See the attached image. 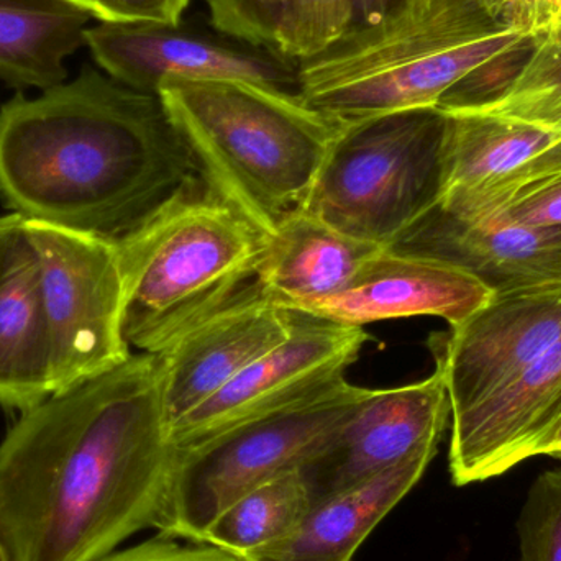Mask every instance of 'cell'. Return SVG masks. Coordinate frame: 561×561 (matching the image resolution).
<instances>
[{
  "instance_id": "obj_13",
  "label": "cell",
  "mask_w": 561,
  "mask_h": 561,
  "mask_svg": "<svg viewBox=\"0 0 561 561\" xmlns=\"http://www.w3.org/2000/svg\"><path fill=\"white\" fill-rule=\"evenodd\" d=\"M294 323L296 313L266 299L256 280L239 299L157 353L168 432L283 343Z\"/></svg>"
},
{
  "instance_id": "obj_26",
  "label": "cell",
  "mask_w": 561,
  "mask_h": 561,
  "mask_svg": "<svg viewBox=\"0 0 561 561\" xmlns=\"http://www.w3.org/2000/svg\"><path fill=\"white\" fill-rule=\"evenodd\" d=\"M533 46L534 35L524 36L519 43L511 46L506 51L478 66L445 92L444 98L438 101V111L454 114V112L480 111L493 104L510 88L511 82L529 58Z\"/></svg>"
},
{
  "instance_id": "obj_5",
  "label": "cell",
  "mask_w": 561,
  "mask_h": 561,
  "mask_svg": "<svg viewBox=\"0 0 561 561\" xmlns=\"http://www.w3.org/2000/svg\"><path fill=\"white\" fill-rule=\"evenodd\" d=\"M115 243L125 340L160 353L259 280L268 237L206 186Z\"/></svg>"
},
{
  "instance_id": "obj_34",
  "label": "cell",
  "mask_w": 561,
  "mask_h": 561,
  "mask_svg": "<svg viewBox=\"0 0 561 561\" xmlns=\"http://www.w3.org/2000/svg\"><path fill=\"white\" fill-rule=\"evenodd\" d=\"M0 561H12L10 560L9 552H7L5 543H3L2 536H0Z\"/></svg>"
},
{
  "instance_id": "obj_14",
  "label": "cell",
  "mask_w": 561,
  "mask_h": 561,
  "mask_svg": "<svg viewBox=\"0 0 561 561\" xmlns=\"http://www.w3.org/2000/svg\"><path fill=\"white\" fill-rule=\"evenodd\" d=\"M493 296L477 276L450 263L382 249L342 289L293 312L363 329L415 316L442 317L458 325Z\"/></svg>"
},
{
  "instance_id": "obj_10",
  "label": "cell",
  "mask_w": 561,
  "mask_h": 561,
  "mask_svg": "<svg viewBox=\"0 0 561 561\" xmlns=\"http://www.w3.org/2000/svg\"><path fill=\"white\" fill-rule=\"evenodd\" d=\"M84 39L108 78L147 94L184 81H249L297 92L293 59L183 20L101 22L88 26Z\"/></svg>"
},
{
  "instance_id": "obj_2",
  "label": "cell",
  "mask_w": 561,
  "mask_h": 561,
  "mask_svg": "<svg viewBox=\"0 0 561 561\" xmlns=\"http://www.w3.org/2000/svg\"><path fill=\"white\" fill-rule=\"evenodd\" d=\"M206 186L161 99L89 66L0 107V199L25 220L117 242Z\"/></svg>"
},
{
  "instance_id": "obj_11",
  "label": "cell",
  "mask_w": 561,
  "mask_h": 561,
  "mask_svg": "<svg viewBox=\"0 0 561 561\" xmlns=\"http://www.w3.org/2000/svg\"><path fill=\"white\" fill-rule=\"evenodd\" d=\"M294 313L296 323L283 343L171 425L170 442L174 448L187 447L240 422L316 398L346 381V369L369 340L365 329Z\"/></svg>"
},
{
  "instance_id": "obj_24",
  "label": "cell",
  "mask_w": 561,
  "mask_h": 561,
  "mask_svg": "<svg viewBox=\"0 0 561 561\" xmlns=\"http://www.w3.org/2000/svg\"><path fill=\"white\" fill-rule=\"evenodd\" d=\"M350 0H280L276 51L299 62L348 30Z\"/></svg>"
},
{
  "instance_id": "obj_20",
  "label": "cell",
  "mask_w": 561,
  "mask_h": 561,
  "mask_svg": "<svg viewBox=\"0 0 561 561\" xmlns=\"http://www.w3.org/2000/svg\"><path fill=\"white\" fill-rule=\"evenodd\" d=\"M560 140V134L483 112L447 114L440 203L486 193Z\"/></svg>"
},
{
  "instance_id": "obj_7",
  "label": "cell",
  "mask_w": 561,
  "mask_h": 561,
  "mask_svg": "<svg viewBox=\"0 0 561 561\" xmlns=\"http://www.w3.org/2000/svg\"><path fill=\"white\" fill-rule=\"evenodd\" d=\"M368 389L336 388L174 448L154 529L199 542L210 524L253 488L299 470Z\"/></svg>"
},
{
  "instance_id": "obj_16",
  "label": "cell",
  "mask_w": 561,
  "mask_h": 561,
  "mask_svg": "<svg viewBox=\"0 0 561 561\" xmlns=\"http://www.w3.org/2000/svg\"><path fill=\"white\" fill-rule=\"evenodd\" d=\"M391 250L450 263L494 294L561 284V226L467 222L435 206Z\"/></svg>"
},
{
  "instance_id": "obj_19",
  "label": "cell",
  "mask_w": 561,
  "mask_h": 561,
  "mask_svg": "<svg viewBox=\"0 0 561 561\" xmlns=\"http://www.w3.org/2000/svg\"><path fill=\"white\" fill-rule=\"evenodd\" d=\"M434 457H419L310 507L286 539L250 561H352L366 537L419 483Z\"/></svg>"
},
{
  "instance_id": "obj_36",
  "label": "cell",
  "mask_w": 561,
  "mask_h": 561,
  "mask_svg": "<svg viewBox=\"0 0 561 561\" xmlns=\"http://www.w3.org/2000/svg\"><path fill=\"white\" fill-rule=\"evenodd\" d=\"M9 220H10V214H9V216L0 217V232H2L3 227H5L7 224H9Z\"/></svg>"
},
{
  "instance_id": "obj_17",
  "label": "cell",
  "mask_w": 561,
  "mask_h": 561,
  "mask_svg": "<svg viewBox=\"0 0 561 561\" xmlns=\"http://www.w3.org/2000/svg\"><path fill=\"white\" fill-rule=\"evenodd\" d=\"M53 394L51 343L38 259L25 219L0 232V408L30 411Z\"/></svg>"
},
{
  "instance_id": "obj_30",
  "label": "cell",
  "mask_w": 561,
  "mask_h": 561,
  "mask_svg": "<svg viewBox=\"0 0 561 561\" xmlns=\"http://www.w3.org/2000/svg\"><path fill=\"white\" fill-rule=\"evenodd\" d=\"M101 561H250L227 550L158 534L130 549L117 550Z\"/></svg>"
},
{
  "instance_id": "obj_18",
  "label": "cell",
  "mask_w": 561,
  "mask_h": 561,
  "mask_svg": "<svg viewBox=\"0 0 561 561\" xmlns=\"http://www.w3.org/2000/svg\"><path fill=\"white\" fill-rule=\"evenodd\" d=\"M379 250L302 210L268 237L259 286L266 299L293 310L342 289Z\"/></svg>"
},
{
  "instance_id": "obj_33",
  "label": "cell",
  "mask_w": 561,
  "mask_h": 561,
  "mask_svg": "<svg viewBox=\"0 0 561 561\" xmlns=\"http://www.w3.org/2000/svg\"><path fill=\"white\" fill-rule=\"evenodd\" d=\"M540 455L560 458L561 460V415L559 421L536 442L533 450H530V458L540 457Z\"/></svg>"
},
{
  "instance_id": "obj_27",
  "label": "cell",
  "mask_w": 561,
  "mask_h": 561,
  "mask_svg": "<svg viewBox=\"0 0 561 561\" xmlns=\"http://www.w3.org/2000/svg\"><path fill=\"white\" fill-rule=\"evenodd\" d=\"M217 32L276 51L280 0H206ZM278 53V51H276Z\"/></svg>"
},
{
  "instance_id": "obj_6",
  "label": "cell",
  "mask_w": 561,
  "mask_h": 561,
  "mask_svg": "<svg viewBox=\"0 0 561 561\" xmlns=\"http://www.w3.org/2000/svg\"><path fill=\"white\" fill-rule=\"evenodd\" d=\"M447 114L415 108L346 124L317 174L306 213L391 249L440 203Z\"/></svg>"
},
{
  "instance_id": "obj_1",
  "label": "cell",
  "mask_w": 561,
  "mask_h": 561,
  "mask_svg": "<svg viewBox=\"0 0 561 561\" xmlns=\"http://www.w3.org/2000/svg\"><path fill=\"white\" fill-rule=\"evenodd\" d=\"M157 353L55 392L0 442L12 561H101L154 527L173 463Z\"/></svg>"
},
{
  "instance_id": "obj_12",
  "label": "cell",
  "mask_w": 561,
  "mask_h": 561,
  "mask_svg": "<svg viewBox=\"0 0 561 561\" xmlns=\"http://www.w3.org/2000/svg\"><path fill=\"white\" fill-rule=\"evenodd\" d=\"M561 339V284L497 293L432 339L451 417L500 391Z\"/></svg>"
},
{
  "instance_id": "obj_25",
  "label": "cell",
  "mask_w": 561,
  "mask_h": 561,
  "mask_svg": "<svg viewBox=\"0 0 561 561\" xmlns=\"http://www.w3.org/2000/svg\"><path fill=\"white\" fill-rule=\"evenodd\" d=\"M517 534V561H561V470L537 478L520 511Z\"/></svg>"
},
{
  "instance_id": "obj_9",
  "label": "cell",
  "mask_w": 561,
  "mask_h": 561,
  "mask_svg": "<svg viewBox=\"0 0 561 561\" xmlns=\"http://www.w3.org/2000/svg\"><path fill=\"white\" fill-rule=\"evenodd\" d=\"M450 415L437 368L424 381L368 389L299 468L310 507L405 461L435 457Z\"/></svg>"
},
{
  "instance_id": "obj_15",
  "label": "cell",
  "mask_w": 561,
  "mask_h": 561,
  "mask_svg": "<svg viewBox=\"0 0 561 561\" xmlns=\"http://www.w3.org/2000/svg\"><path fill=\"white\" fill-rule=\"evenodd\" d=\"M560 415L561 339L500 391L451 417V480L480 483L529 460Z\"/></svg>"
},
{
  "instance_id": "obj_29",
  "label": "cell",
  "mask_w": 561,
  "mask_h": 561,
  "mask_svg": "<svg viewBox=\"0 0 561 561\" xmlns=\"http://www.w3.org/2000/svg\"><path fill=\"white\" fill-rule=\"evenodd\" d=\"M468 222V220H467ZM477 222L513 224L526 227L561 226V173L527 184L503 206Z\"/></svg>"
},
{
  "instance_id": "obj_8",
  "label": "cell",
  "mask_w": 561,
  "mask_h": 561,
  "mask_svg": "<svg viewBox=\"0 0 561 561\" xmlns=\"http://www.w3.org/2000/svg\"><path fill=\"white\" fill-rule=\"evenodd\" d=\"M25 229L38 259L55 394L130 358L121 260L114 240L35 220Z\"/></svg>"
},
{
  "instance_id": "obj_28",
  "label": "cell",
  "mask_w": 561,
  "mask_h": 561,
  "mask_svg": "<svg viewBox=\"0 0 561 561\" xmlns=\"http://www.w3.org/2000/svg\"><path fill=\"white\" fill-rule=\"evenodd\" d=\"M559 173H561V140L543 153L537 154L529 163L514 171L511 176L491 187L486 193L480 194L473 199L461 201V203H438L437 206L457 219L477 222V220H483L484 217L493 214L497 207L503 206L520 187Z\"/></svg>"
},
{
  "instance_id": "obj_31",
  "label": "cell",
  "mask_w": 561,
  "mask_h": 561,
  "mask_svg": "<svg viewBox=\"0 0 561 561\" xmlns=\"http://www.w3.org/2000/svg\"><path fill=\"white\" fill-rule=\"evenodd\" d=\"M191 0H92L91 13L99 22H160L183 20Z\"/></svg>"
},
{
  "instance_id": "obj_3",
  "label": "cell",
  "mask_w": 561,
  "mask_h": 561,
  "mask_svg": "<svg viewBox=\"0 0 561 561\" xmlns=\"http://www.w3.org/2000/svg\"><path fill=\"white\" fill-rule=\"evenodd\" d=\"M527 35L493 0H405L297 62V94L345 124L437 107L448 89Z\"/></svg>"
},
{
  "instance_id": "obj_32",
  "label": "cell",
  "mask_w": 561,
  "mask_h": 561,
  "mask_svg": "<svg viewBox=\"0 0 561 561\" xmlns=\"http://www.w3.org/2000/svg\"><path fill=\"white\" fill-rule=\"evenodd\" d=\"M404 2L405 0H350L348 28L378 22Z\"/></svg>"
},
{
  "instance_id": "obj_21",
  "label": "cell",
  "mask_w": 561,
  "mask_h": 561,
  "mask_svg": "<svg viewBox=\"0 0 561 561\" xmlns=\"http://www.w3.org/2000/svg\"><path fill=\"white\" fill-rule=\"evenodd\" d=\"M92 19L69 0H0V81L42 91L65 82Z\"/></svg>"
},
{
  "instance_id": "obj_4",
  "label": "cell",
  "mask_w": 561,
  "mask_h": 561,
  "mask_svg": "<svg viewBox=\"0 0 561 561\" xmlns=\"http://www.w3.org/2000/svg\"><path fill=\"white\" fill-rule=\"evenodd\" d=\"M158 98L209 190L266 237L306 209L346 125L297 92L249 81L170 82Z\"/></svg>"
},
{
  "instance_id": "obj_35",
  "label": "cell",
  "mask_w": 561,
  "mask_h": 561,
  "mask_svg": "<svg viewBox=\"0 0 561 561\" xmlns=\"http://www.w3.org/2000/svg\"><path fill=\"white\" fill-rule=\"evenodd\" d=\"M69 2L76 3V5L82 7V9L89 10V12H91L92 0H69Z\"/></svg>"
},
{
  "instance_id": "obj_23",
  "label": "cell",
  "mask_w": 561,
  "mask_h": 561,
  "mask_svg": "<svg viewBox=\"0 0 561 561\" xmlns=\"http://www.w3.org/2000/svg\"><path fill=\"white\" fill-rule=\"evenodd\" d=\"M483 114L561 135V22L534 35L533 51L510 88Z\"/></svg>"
},
{
  "instance_id": "obj_22",
  "label": "cell",
  "mask_w": 561,
  "mask_h": 561,
  "mask_svg": "<svg viewBox=\"0 0 561 561\" xmlns=\"http://www.w3.org/2000/svg\"><path fill=\"white\" fill-rule=\"evenodd\" d=\"M309 511L310 497L299 470L289 471L233 501L199 543L252 559L289 537Z\"/></svg>"
}]
</instances>
